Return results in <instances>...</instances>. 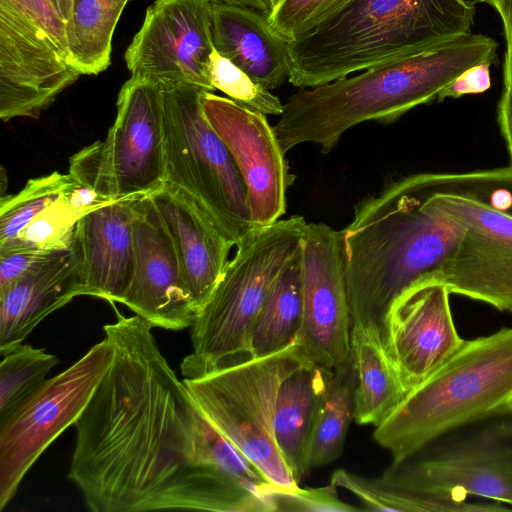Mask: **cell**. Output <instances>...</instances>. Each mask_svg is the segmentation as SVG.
Returning <instances> with one entry per match:
<instances>
[{"label": "cell", "mask_w": 512, "mask_h": 512, "mask_svg": "<svg viewBox=\"0 0 512 512\" xmlns=\"http://www.w3.org/2000/svg\"><path fill=\"white\" fill-rule=\"evenodd\" d=\"M152 324L117 313L112 361L75 422L69 479L93 512H272L269 481L205 418Z\"/></svg>", "instance_id": "1"}, {"label": "cell", "mask_w": 512, "mask_h": 512, "mask_svg": "<svg viewBox=\"0 0 512 512\" xmlns=\"http://www.w3.org/2000/svg\"><path fill=\"white\" fill-rule=\"evenodd\" d=\"M428 173L389 182L359 201L342 230L352 323L381 320L420 279L440 274L465 232L430 199Z\"/></svg>", "instance_id": "2"}, {"label": "cell", "mask_w": 512, "mask_h": 512, "mask_svg": "<svg viewBox=\"0 0 512 512\" xmlns=\"http://www.w3.org/2000/svg\"><path fill=\"white\" fill-rule=\"evenodd\" d=\"M497 47L484 34H461L356 76L300 88L283 104L273 129L285 154L304 143L328 154L358 124H391L419 105L437 102L440 91L465 70L497 62Z\"/></svg>", "instance_id": "3"}, {"label": "cell", "mask_w": 512, "mask_h": 512, "mask_svg": "<svg viewBox=\"0 0 512 512\" xmlns=\"http://www.w3.org/2000/svg\"><path fill=\"white\" fill-rule=\"evenodd\" d=\"M476 1L351 0L289 42L295 87L312 88L471 33Z\"/></svg>", "instance_id": "4"}, {"label": "cell", "mask_w": 512, "mask_h": 512, "mask_svg": "<svg viewBox=\"0 0 512 512\" xmlns=\"http://www.w3.org/2000/svg\"><path fill=\"white\" fill-rule=\"evenodd\" d=\"M512 407V327L465 340L408 391L373 438L398 463L435 436Z\"/></svg>", "instance_id": "5"}, {"label": "cell", "mask_w": 512, "mask_h": 512, "mask_svg": "<svg viewBox=\"0 0 512 512\" xmlns=\"http://www.w3.org/2000/svg\"><path fill=\"white\" fill-rule=\"evenodd\" d=\"M380 477L436 512L512 510V407L435 436Z\"/></svg>", "instance_id": "6"}, {"label": "cell", "mask_w": 512, "mask_h": 512, "mask_svg": "<svg viewBox=\"0 0 512 512\" xmlns=\"http://www.w3.org/2000/svg\"><path fill=\"white\" fill-rule=\"evenodd\" d=\"M428 179L433 204L465 228L438 278L451 294L512 314V168Z\"/></svg>", "instance_id": "7"}, {"label": "cell", "mask_w": 512, "mask_h": 512, "mask_svg": "<svg viewBox=\"0 0 512 512\" xmlns=\"http://www.w3.org/2000/svg\"><path fill=\"white\" fill-rule=\"evenodd\" d=\"M307 222L293 215L254 230L236 246L210 298L191 326L193 351L184 378L252 358L255 319L282 269L300 249Z\"/></svg>", "instance_id": "8"}, {"label": "cell", "mask_w": 512, "mask_h": 512, "mask_svg": "<svg viewBox=\"0 0 512 512\" xmlns=\"http://www.w3.org/2000/svg\"><path fill=\"white\" fill-rule=\"evenodd\" d=\"M308 359L294 341L277 352L183 379L205 418L276 486H299L276 444L274 413L282 380Z\"/></svg>", "instance_id": "9"}, {"label": "cell", "mask_w": 512, "mask_h": 512, "mask_svg": "<svg viewBox=\"0 0 512 512\" xmlns=\"http://www.w3.org/2000/svg\"><path fill=\"white\" fill-rule=\"evenodd\" d=\"M161 88L165 183L193 198L237 246L257 227L240 171L204 115L205 90L187 84Z\"/></svg>", "instance_id": "10"}, {"label": "cell", "mask_w": 512, "mask_h": 512, "mask_svg": "<svg viewBox=\"0 0 512 512\" xmlns=\"http://www.w3.org/2000/svg\"><path fill=\"white\" fill-rule=\"evenodd\" d=\"M104 140L70 158L69 174L107 201L150 195L165 183L160 85L130 77L121 87Z\"/></svg>", "instance_id": "11"}, {"label": "cell", "mask_w": 512, "mask_h": 512, "mask_svg": "<svg viewBox=\"0 0 512 512\" xmlns=\"http://www.w3.org/2000/svg\"><path fill=\"white\" fill-rule=\"evenodd\" d=\"M51 0H0V118H38L79 78Z\"/></svg>", "instance_id": "12"}, {"label": "cell", "mask_w": 512, "mask_h": 512, "mask_svg": "<svg viewBox=\"0 0 512 512\" xmlns=\"http://www.w3.org/2000/svg\"><path fill=\"white\" fill-rule=\"evenodd\" d=\"M112 361L107 338L56 376L46 379L0 424V510L29 469L89 403Z\"/></svg>", "instance_id": "13"}, {"label": "cell", "mask_w": 512, "mask_h": 512, "mask_svg": "<svg viewBox=\"0 0 512 512\" xmlns=\"http://www.w3.org/2000/svg\"><path fill=\"white\" fill-rule=\"evenodd\" d=\"M211 0H155L128 45L131 77L160 86L187 84L208 92L212 39Z\"/></svg>", "instance_id": "14"}, {"label": "cell", "mask_w": 512, "mask_h": 512, "mask_svg": "<svg viewBox=\"0 0 512 512\" xmlns=\"http://www.w3.org/2000/svg\"><path fill=\"white\" fill-rule=\"evenodd\" d=\"M301 258L303 309L296 341L312 361L336 369L351 355L342 230L323 222L308 223Z\"/></svg>", "instance_id": "15"}, {"label": "cell", "mask_w": 512, "mask_h": 512, "mask_svg": "<svg viewBox=\"0 0 512 512\" xmlns=\"http://www.w3.org/2000/svg\"><path fill=\"white\" fill-rule=\"evenodd\" d=\"M201 105L246 184L253 224L260 228L280 220L294 176L266 115L208 91H203Z\"/></svg>", "instance_id": "16"}, {"label": "cell", "mask_w": 512, "mask_h": 512, "mask_svg": "<svg viewBox=\"0 0 512 512\" xmlns=\"http://www.w3.org/2000/svg\"><path fill=\"white\" fill-rule=\"evenodd\" d=\"M450 291L436 276L418 280L389 305L381 320L384 345L410 391L464 344L455 326Z\"/></svg>", "instance_id": "17"}, {"label": "cell", "mask_w": 512, "mask_h": 512, "mask_svg": "<svg viewBox=\"0 0 512 512\" xmlns=\"http://www.w3.org/2000/svg\"><path fill=\"white\" fill-rule=\"evenodd\" d=\"M134 267L122 304L153 327H191L197 312L186 290L172 240L149 195L135 201Z\"/></svg>", "instance_id": "18"}, {"label": "cell", "mask_w": 512, "mask_h": 512, "mask_svg": "<svg viewBox=\"0 0 512 512\" xmlns=\"http://www.w3.org/2000/svg\"><path fill=\"white\" fill-rule=\"evenodd\" d=\"M149 196L172 240L198 315L219 282L235 244L183 190L164 183Z\"/></svg>", "instance_id": "19"}, {"label": "cell", "mask_w": 512, "mask_h": 512, "mask_svg": "<svg viewBox=\"0 0 512 512\" xmlns=\"http://www.w3.org/2000/svg\"><path fill=\"white\" fill-rule=\"evenodd\" d=\"M136 199L109 201L78 218L72 244L81 261L85 296L122 303L134 267Z\"/></svg>", "instance_id": "20"}, {"label": "cell", "mask_w": 512, "mask_h": 512, "mask_svg": "<svg viewBox=\"0 0 512 512\" xmlns=\"http://www.w3.org/2000/svg\"><path fill=\"white\" fill-rule=\"evenodd\" d=\"M83 295L81 261L71 244L0 291V348L23 342L49 314Z\"/></svg>", "instance_id": "21"}, {"label": "cell", "mask_w": 512, "mask_h": 512, "mask_svg": "<svg viewBox=\"0 0 512 512\" xmlns=\"http://www.w3.org/2000/svg\"><path fill=\"white\" fill-rule=\"evenodd\" d=\"M215 50L268 90L279 88L290 73L289 42L258 10L225 2L212 3Z\"/></svg>", "instance_id": "22"}, {"label": "cell", "mask_w": 512, "mask_h": 512, "mask_svg": "<svg viewBox=\"0 0 512 512\" xmlns=\"http://www.w3.org/2000/svg\"><path fill=\"white\" fill-rule=\"evenodd\" d=\"M332 375L333 369L308 359L282 380L277 392L275 441L298 484L311 469L314 430Z\"/></svg>", "instance_id": "23"}, {"label": "cell", "mask_w": 512, "mask_h": 512, "mask_svg": "<svg viewBox=\"0 0 512 512\" xmlns=\"http://www.w3.org/2000/svg\"><path fill=\"white\" fill-rule=\"evenodd\" d=\"M351 355L356 374L354 420L360 425L376 427L407 393L376 321L352 323Z\"/></svg>", "instance_id": "24"}, {"label": "cell", "mask_w": 512, "mask_h": 512, "mask_svg": "<svg viewBox=\"0 0 512 512\" xmlns=\"http://www.w3.org/2000/svg\"><path fill=\"white\" fill-rule=\"evenodd\" d=\"M130 0H73L66 23L68 63L81 75H98L111 64L112 40Z\"/></svg>", "instance_id": "25"}, {"label": "cell", "mask_w": 512, "mask_h": 512, "mask_svg": "<svg viewBox=\"0 0 512 512\" xmlns=\"http://www.w3.org/2000/svg\"><path fill=\"white\" fill-rule=\"evenodd\" d=\"M301 247L274 281L252 328V357L282 350L296 341L302 321Z\"/></svg>", "instance_id": "26"}, {"label": "cell", "mask_w": 512, "mask_h": 512, "mask_svg": "<svg viewBox=\"0 0 512 512\" xmlns=\"http://www.w3.org/2000/svg\"><path fill=\"white\" fill-rule=\"evenodd\" d=\"M356 374L352 355L333 369L318 414L310 451V467H323L342 455L346 436L354 419Z\"/></svg>", "instance_id": "27"}, {"label": "cell", "mask_w": 512, "mask_h": 512, "mask_svg": "<svg viewBox=\"0 0 512 512\" xmlns=\"http://www.w3.org/2000/svg\"><path fill=\"white\" fill-rule=\"evenodd\" d=\"M0 424L46 381L57 356L23 342L0 348Z\"/></svg>", "instance_id": "28"}, {"label": "cell", "mask_w": 512, "mask_h": 512, "mask_svg": "<svg viewBox=\"0 0 512 512\" xmlns=\"http://www.w3.org/2000/svg\"><path fill=\"white\" fill-rule=\"evenodd\" d=\"M72 182L70 174L57 171L29 179L18 193L1 196L0 249L16 240L42 212L55 204Z\"/></svg>", "instance_id": "29"}, {"label": "cell", "mask_w": 512, "mask_h": 512, "mask_svg": "<svg viewBox=\"0 0 512 512\" xmlns=\"http://www.w3.org/2000/svg\"><path fill=\"white\" fill-rule=\"evenodd\" d=\"M330 482L357 497L367 510L394 512H435L433 505L379 477H367L338 468Z\"/></svg>", "instance_id": "30"}, {"label": "cell", "mask_w": 512, "mask_h": 512, "mask_svg": "<svg viewBox=\"0 0 512 512\" xmlns=\"http://www.w3.org/2000/svg\"><path fill=\"white\" fill-rule=\"evenodd\" d=\"M209 77L215 90H220L243 107L265 115L280 116L283 112V104L277 96L215 49L210 56Z\"/></svg>", "instance_id": "31"}, {"label": "cell", "mask_w": 512, "mask_h": 512, "mask_svg": "<svg viewBox=\"0 0 512 512\" xmlns=\"http://www.w3.org/2000/svg\"><path fill=\"white\" fill-rule=\"evenodd\" d=\"M351 0H275L268 12L271 28L287 42L313 30Z\"/></svg>", "instance_id": "32"}, {"label": "cell", "mask_w": 512, "mask_h": 512, "mask_svg": "<svg viewBox=\"0 0 512 512\" xmlns=\"http://www.w3.org/2000/svg\"><path fill=\"white\" fill-rule=\"evenodd\" d=\"M263 494L269 501L273 512H354L361 508L343 501L337 487L331 482L317 488H286L267 483Z\"/></svg>", "instance_id": "33"}, {"label": "cell", "mask_w": 512, "mask_h": 512, "mask_svg": "<svg viewBox=\"0 0 512 512\" xmlns=\"http://www.w3.org/2000/svg\"><path fill=\"white\" fill-rule=\"evenodd\" d=\"M61 250L63 249L20 250L0 255V291L54 257Z\"/></svg>", "instance_id": "34"}, {"label": "cell", "mask_w": 512, "mask_h": 512, "mask_svg": "<svg viewBox=\"0 0 512 512\" xmlns=\"http://www.w3.org/2000/svg\"><path fill=\"white\" fill-rule=\"evenodd\" d=\"M490 63L472 66L460 74L453 82L440 91L437 102L446 98H460L469 94H480L491 86Z\"/></svg>", "instance_id": "35"}, {"label": "cell", "mask_w": 512, "mask_h": 512, "mask_svg": "<svg viewBox=\"0 0 512 512\" xmlns=\"http://www.w3.org/2000/svg\"><path fill=\"white\" fill-rule=\"evenodd\" d=\"M493 8L500 15L506 41L503 82L512 85V0H498Z\"/></svg>", "instance_id": "36"}, {"label": "cell", "mask_w": 512, "mask_h": 512, "mask_svg": "<svg viewBox=\"0 0 512 512\" xmlns=\"http://www.w3.org/2000/svg\"><path fill=\"white\" fill-rule=\"evenodd\" d=\"M497 121L507 146L512 168V85L504 86L497 106Z\"/></svg>", "instance_id": "37"}, {"label": "cell", "mask_w": 512, "mask_h": 512, "mask_svg": "<svg viewBox=\"0 0 512 512\" xmlns=\"http://www.w3.org/2000/svg\"><path fill=\"white\" fill-rule=\"evenodd\" d=\"M215 2H225L233 5H239L244 7H249L255 10L260 11L261 13L267 15L270 9L272 8L275 0H211Z\"/></svg>", "instance_id": "38"}, {"label": "cell", "mask_w": 512, "mask_h": 512, "mask_svg": "<svg viewBox=\"0 0 512 512\" xmlns=\"http://www.w3.org/2000/svg\"><path fill=\"white\" fill-rule=\"evenodd\" d=\"M51 2L63 20L68 23L72 14L73 0H51Z\"/></svg>", "instance_id": "39"}, {"label": "cell", "mask_w": 512, "mask_h": 512, "mask_svg": "<svg viewBox=\"0 0 512 512\" xmlns=\"http://www.w3.org/2000/svg\"><path fill=\"white\" fill-rule=\"evenodd\" d=\"M498 0H477V2H483L486 4H489L490 6L494 7Z\"/></svg>", "instance_id": "40"}]
</instances>
